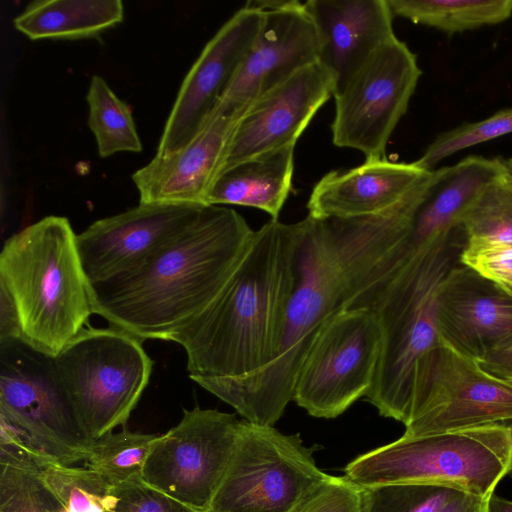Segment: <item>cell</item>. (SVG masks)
<instances>
[{"label":"cell","instance_id":"obj_24","mask_svg":"<svg viewBox=\"0 0 512 512\" xmlns=\"http://www.w3.org/2000/svg\"><path fill=\"white\" fill-rule=\"evenodd\" d=\"M123 18L120 0H36L13 23L32 40H73L98 36Z\"/></svg>","mask_w":512,"mask_h":512},{"label":"cell","instance_id":"obj_38","mask_svg":"<svg viewBox=\"0 0 512 512\" xmlns=\"http://www.w3.org/2000/svg\"><path fill=\"white\" fill-rule=\"evenodd\" d=\"M478 362L486 371L512 382V344L488 354Z\"/></svg>","mask_w":512,"mask_h":512},{"label":"cell","instance_id":"obj_19","mask_svg":"<svg viewBox=\"0 0 512 512\" xmlns=\"http://www.w3.org/2000/svg\"><path fill=\"white\" fill-rule=\"evenodd\" d=\"M242 113L212 111L179 151L154 158L132 175L139 203L207 205L227 147Z\"/></svg>","mask_w":512,"mask_h":512},{"label":"cell","instance_id":"obj_1","mask_svg":"<svg viewBox=\"0 0 512 512\" xmlns=\"http://www.w3.org/2000/svg\"><path fill=\"white\" fill-rule=\"evenodd\" d=\"M429 179V177H428ZM428 179L378 215L299 221L298 269L268 364L240 380L195 379L244 420L274 426L293 400L306 355L322 326L403 262L413 215Z\"/></svg>","mask_w":512,"mask_h":512},{"label":"cell","instance_id":"obj_20","mask_svg":"<svg viewBox=\"0 0 512 512\" xmlns=\"http://www.w3.org/2000/svg\"><path fill=\"white\" fill-rule=\"evenodd\" d=\"M316 28L318 62L334 80V96L385 42L396 37L387 0H308Z\"/></svg>","mask_w":512,"mask_h":512},{"label":"cell","instance_id":"obj_29","mask_svg":"<svg viewBox=\"0 0 512 512\" xmlns=\"http://www.w3.org/2000/svg\"><path fill=\"white\" fill-rule=\"evenodd\" d=\"M460 229L465 241L512 243V175L508 169L478 193Z\"/></svg>","mask_w":512,"mask_h":512},{"label":"cell","instance_id":"obj_35","mask_svg":"<svg viewBox=\"0 0 512 512\" xmlns=\"http://www.w3.org/2000/svg\"><path fill=\"white\" fill-rule=\"evenodd\" d=\"M292 512H365L364 488L345 476L328 475Z\"/></svg>","mask_w":512,"mask_h":512},{"label":"cell","instance_id":"obj_17","mask_svg":"<svg viewBox=\"0 0 512 512\" xmlns=\"http://www.w3.org/2000/svg\"><path fill=\"white\" fill-rule=\"evenodd\" d=\"M334 90L332 76L316 62L254 100L235 126L219 173L256 155L295 145Z\"/></svg>","mask_w":512,"mask_h":512},{"label":"cell","instance_id":"obj_18","mask_svg":"<svg viewBox=\"0 0 512 512\" xmlns=\"http://www.w3.org/2000/svg\"><path fill=\"white\" fill-rule=\"evenodd\" d=\"M440 337L477 361L512 344V294L455 264L437 292Z\"/></svg>","mask_w":512,"mask_h":512},{"label":"cell","instance_id":"obj_27","mask_svg":"<svg viewBox=\"0 0 512 512\" xmlns=\"http://www.w3.org/2000/svg\"><path fill=\"white\" fill-rule=\"evenodd\" d=\"M84 458L0 409V464L31 471L71 466Z\"/></svg>","mask_w":512,"mask_h":512},{"label":"cell","instance_id":"obj_22","mask_svg":"<svg viewBox=\"0 0 512 512\" xmlns=\"http://www.w3.org/2000/svg\"><path fill=\"white\" fill-rule=\"evenodd\" d=\"M506 171L504 159L480 155L432 170L412 218L405 259L444 244L460 232L462 217L478 193Z\"/></svg>","mask_w":512,"mask_h":512},{"label":"cell","instance_id":"obj_15","mask_svg":"<svg viewBox=\"0 0 512 512\" xmlns=\"http://www.w3.org/2000/svg\"><path fill=\"white\" fill-rule=\"evenodd\" d=\"M263 12L257 36L212 111L242 113L254 100L318 62V36L304 2L278 0Z\"/></svg>","mask_w":512,"mask_h":512},{"label":"cell","instance_id":"obj_41","mask_svg":"<svg viewBox=\"0 0 512 512\" xmlns=\"http://www.w3.org/2000/svg\"><path fill=\"white\" fill-rule=\"evenodd\" d=\"M506 166L510 174L512 175V158L505 160Z\"/></svg>","mask_w":512,"mask_h":512},{"label":"cell","instance_id":"obj_8","mask_svg":"<svg viewBox=\"0 0 512 512\" xmlns=\"http://www.w3.org/2000/svg\"><path fill=\"white\" fill-rule=\"evenodd\" d=\"M299 433L241 420L235 448L209 512H292L328 474Z\"/></svg>","mask_w":512,"mask_h":512},{"label":"cell","instance_id":"obj_13","mask_svg":"<svg viewBox=\"0 0 512 512\" xmlns=\"http://www.w3.org/2000/svg\"><path fill=\"white\" fill-rule=\"evenodd\" d=\"M0 409L86 459L85 433L54 358L21 338L0 342Z\"/></svg>","mask_w":512,"mask_h":512},{"label":"cell","instance_id":"obj_36","mask_svg":"<svg viewBox=\"0 0 512 512\" xmlns=\"http://www.w3.org/2000/svg\"><path fill=\"white\" fill-rule=\"evenodd\" d=\"M459 263L512 294V243L464 241Z\"/></svg>","mask_w":512,"mask_h":512},{"label":"cell","instance_id":"obj_4","mask_svg":"<svg viewBox=\"0 0 512 512\" xmlns=\"http://www.w3.org/2000/svg\"><path fill=\"white\" fill-rule=\"evenodd\" d=\"M69 220L47 216L6 240L0 253V287L12 298L22 339L57 355L94 314Z\"/></svg>","mask_w":512,"mask_h":512},{"label":"cell","instance_id":"obj_2","mask_svg":"<svg viewBox=\"0 0 512 512\" xmlns=\"http://www.w3.org/2000/svg\"><path fill=\"white\" fill-rule=\"evenodd\" d=\"M254 231L234 209L205 206L137 268L89 284L93 313L141 340H167L219 294Z\"/></svg>","mask_w":512,"mask_h":512},{"label":"cell","instance_id":"obj_25","mask_svg":"<svg viewBox=\"0 0 512 512\" xmlns=\"http://www.w3.org/2000/svg\"><path fill=\"white\" fill-rule=\"evenodd\" d=\"M393 16L447 35L497 25L512 16V0H387Z\"/></svg>","mask_w":512,"mask_h":512},{"label":"cell","instance_id":"obj_11","mask_svg":"<svg viewBox=\"0 0 512 512\" xmlns=\"http://www.w3.org/2000/svg\"><path fill=\"white\" fill-rule=\"evenodd\" d=\"M422 70L416 55L397 37L382 44L334 96L332 140L385 159L388 141L405 115Z\"/></svg>","mask_w":512,"mask_h":512},{"label":"cell","instance_id":"obj_6","mask_svg":"<svg viewBox=\"0 0 512 512\" xmlns=\"http://www.w3.org/2000/svg\"><path fill=\"white\" fill-rule=\"evenodd\" d=\"M511 468L512 426L505 422L401 436L354 458L344 467V476L363 488L432 484L488 499Z\"/></svg>","mask_w":512,"mask_h":512},{"label":"cell","instance_id":"obj_30","mask_svg":"<svg viewBox=\"0 0 512 512\" xmlns=\"http://www.w3.org/2000/svg\"><path fill=\"white\" fill-rule=\"evenodd\" d=\"M38 472L51 512H106L109 483L86 466H53Z\"/></svg>","mask_w":512,"mask_h":512},{"label":"cell","instance_id":"obj_12","mask_svg":"<svg viewBox=\"0 0 512 512\" xmlns=\"http://www.w3.org/2000/svg\"><path fill=\"white\" fill-rule=\"evenodd\" d=\"M240 421L198 406L158 435L144 465L145 482L198 512H209L230 463Z\"/></svg>","mask_w":512,"mask_h":512},{"label":"cell","instance_id":"obj_3","mask_svg":"<svg viewBox=\"0 0 512 512\" xmlns=\"http://www.w3.org/2000/svg\"><path fill=\"white\" fill-rule=\"evenodd\" d=\"M299 245V221L269 220L254 231L215 299L169 337L184 348L192 380L245 379L268 364L295 284Z\"/></svg>","mask_w":512,"mask_h":512},{"label":"cell","instance_id":"obj_16","mask_svg":"<svg viewBox=\"0 0 512 512\" xmlns=\"http://www.w3.org/2000/svg\"><path fill=\"white\" fill-rule=\"evenodd\" d=\"M203 207L139 203L93 222L76 237L88 283L105 281L137 268L187 226Z\"/></svg>","mask_w":512,"mask_h":512},{"label":"cell","instance_id":"obj_9","mask_svg":"<svg viewBox=\"0 0 512 512\" xmlns=\"http://www.w3.org/2000/svg\"><path fill=\"white\" fill-rule=\"evenodd\" d=\"M382 327L367 307L343 310L319 330L299 370L293 401L309 415L333 419L369 392L377 370Z\"/></svg>","mask_w":512,"mask_h":512},{"label":"cell","instance_id":"obj_37","mask_svg":"<svg viewBox=\"0 0 512 512\" xmlns=\"http://www.w3.org/2000/svg\"><path fill=\"white\" fill-rule=\"evenodd\" d=\"M22 339V329L17 308L10 295L0 287V342Z\"/></svg>","mask_w":512,"mask_h":512},{"label":"cell","instance_id":"obj_21","mask_svg":"<svg viewBox=\"0 0 512 512\" xmlns=\"http://www.w3.org/2000/svg\"><path fill=\"white\" fill-rule=\"evenodd\" d=\"M431 171L415 162L366 160L346 171L324 175L313 187L307 208L314 218H355L382 214L401 203Z\"/></svg>","mask_w":512,"mask_h":512},{"label":"cell","instance_id":"obj_28","mask_svg":"<svg viewBox=\"0 0 512 512\" xmlns=\"http://www.w3.org/2000/svg\"><path fill=\"white\" fill-rule=\"evenodd\" d=\"M157 437L123 427L120 432H111L94 440L84 466L112 485L140 479Z\"/></svg>","mask_w":512,"mask_h":512},{"label":"cell","instance_id":"obj_26","mask_svg":"<svg viewBox=\"0 0 512 512\" xmlns=\"http://www.w3.org/2000/svg\"><path fill=\"white\" fill-rule=\"evenodd\" d=\"M86 100L88 126L95 137L100 157L142 150L131 108L114 93L104 78L92 76Z\"/></svg>","mask_w":512,"mask_h":512},{"label":"cell","instance_id":"obj_33","mask_svg":"<svg viewBox=\"0 0 512 512\" xmlns=\"http://www.w3.org/2000/svg\"><path fill=\"white\" fill-rule=\"evenodd\" d=\"M0 512H51L37 471L0 464Z\"/></svg>","mask_w":512,"mask_h":512},{"label":"cell","instance_id":"obj_10","mask_svg":"<svg viewBox=\"0 0 512 512\" xmlns=\"http://www.w3.org/2000/svg\"><path fill=\"white\" fill-rule=\"evenodd\" d=\"M512 421V382L482 368L441 337L420 364L404 437Z\"/></svg>","mask_w":512,"mask_h":512},{"label":"cell","instance_id":"obj_39","mask_svg":"<svg viewBox=\"0 0 512 512\" xmlns=\"http://www.w3.org/2000/svg\"><path fill=\"white\" fill-rule=\"evenodd\" d=\"M488 499L464 493L450 502L441 512H487Z\"/></svg>","mask_w":512,"mask_h":512},{"label":"cell","instance_id":"obj_14","mask_svg":"<svg viewBox=\"0 0 512 512\" xmlns=\"http://www.w3.org/2000/svg\"><path fill=\"white\" fill-rule=\"evenodd\" d=\"M263 18V11L245 4L207 42L182 81L155 156L171 155L195 137L234 78Z\"/></svg>","mask_w":512,"mask_h":512},{"label":"cell","instance_id":"obj_32","mask_svg":"<svg viewBox=\"0 0 512 512\" xmlns=\"http://www.w3.org/2000/svg\"><path fill=\"white\" fill-rule=\"evenodd\" d=\"M511 133L512 106L499 110L487 118L463 123L438 134L414 162L432 171L445 158Z\"/></svg>","mask_w":512,"mask_h":512},{"label":"cell","instance_id":"obj_5","mask_svg":"<svg viewBox=\"0 0 512 512\" xmlns=\"http://www.w3.org/2000/svg\"><path fill=\"white\" fill-rule=\"evenodd\" d=\"M456 235L406 259L370 289L354 307L375 312L382 327V347L373 384L364 397L378 413L406 425L417 370L439 343L437 292L459 262Z\"/></svg>","mask_w":512,"mask_h":512},{"label":"cell","instance_id":"obj_40","mask_svg":"<svg viewBox=\"0 0 512 512\" xmlns=\"http://www.w3.org/2000/svg\"><path fill=\"white\" fill-rule=\"evenodd\" d=\"M487 512H512V501L493 493L488 499Z\"/></svg>","mask_w":512,"mask_h":512},{"label":"cell","instance_id":"obj_34","mask_svg":"<svg viewBox=\"0 0 512 512\" xmlns=\"http://www.w3.org/2000/svg\"><path fill=\"white\" fill-rule=\"evenodd\" d=\"M106 512H198L158 490L143 478L109 484Z\"/></svg>","mask_w":512,"mask_h":512},{"label":"cell","instance_id":"obj_31","mask_svg":"<svg viewBox=\"0 0 512 512\" xmlns=\"http://www.w3.org/2000/svg\"><path fill=\"white\" fill-rule=\"evenodd\" d=\"M465 492L443 485L395 483L364 488L365 512H441Z\"/></svg>","mask_w":512,"mask_h":512},{"label":"cell","instance_id":"obj_23","mask_svg":"<svg viewBox=\"0 0 512 512\" xmlns=\"http://www.w3.org/2000/svg\"><path fill=\"white\" fill-rule=\"evenodd\" d=\"M294 147L268 151L222 170L210 189L207 205L252 207L277 220L292 190Z\"/></svg>","mask_w":512,"mask_h":512},{"label":"cell","instance_id":"obj_7","mask_svg":"<svg viewBox=\"0 0 512 512\" xmlns=\"http://www.w3.org/2000/svg\"><path fill=\"white\" fill-rule=\"evenodd\" d=\"M138 337L121 329L83 328L54 363L60 381L92 440L125 427L153 367Z\"/></svg>","mask_w":512,"mask_h":512},{"label":"cell","instance_id":"obj_42","mask_svg":"<svg viewBox=\"0 0 512 512\" xmlns=\"http://www.w3.org/2000/svg\"><path fill=\"white\" fill-rule=\"evenodd\" d=\"M508 423L512 426V421H510V422H508ZM508 475L512 478V468H511V470H510V472H509V474H508Z\"/></svg>","mask_w":512,"mask_h":512}]
</instances>
